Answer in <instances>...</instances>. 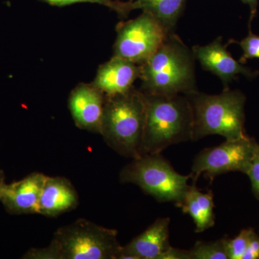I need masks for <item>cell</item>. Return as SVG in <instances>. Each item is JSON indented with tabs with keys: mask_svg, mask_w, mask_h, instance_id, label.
Here are the masks:
<instances>
[{
	"mask_svg": "<svg viewBox=\"0 0 259 259\" xmlns=\"http://www.w3.org/2000/svg\"><path fill=\"white\" fill-rule=\"evenodd\" d=\"M192 49L175 34H168L159 49L141 65V91L146 95L185 96L197 91Z\"/></svg>",
	"mask_w": 259,
	"mask_h": 259,
	"instance_id": "obj_1",
	"label": "cell"
},
{
	"mask_svg": "<svg viewBox=\"0 0 259 259\" xmlns=\"http://www.w3.org/2000/svg\"><path fill=\"white\" fill-rule=\"evenodd\" d=\"M144 95L142 156L160 153L172 145L192 141L193 110L187 96Z\"/></svg>",
	"mask_w": 259,
	"mask_h": 259,
	"instance_id": "obj_2",
	"label": "cell"
},
{
	"mask_svg": "<svg viewBox=\"0 0 259 259\" xmlns=\"http://www.w3.org/2000/svg\"><path fill=\"white\" fill-rule=\"evenodd\" d=\"M117 232L79 219L56 231L50 245L30 250L32 258L117 259Z\"/></svg>",
	"mask_w": 259,
	"mask_h": 259,
	"instance_id": "obj_3",
	"label": "cell"
},
{
	"mask_svg": "<svg viewBox=\"0 0 259 259\" xmlns=\"http://www.w3.org/2000/svg\"><path fill=\"white\" fill-rule=\"evenodd\" d=\"M193 110L192 141L218 135L226 141L246 137L245 132V97L239 90L224 89L219 95L198 91L187 95Z\"/></svg>",
	"mask_w": 259,
	"mask_h": 259,
	"instance_id": "obj_4",
	"label": "cell"
},
{
	"mask_svg": "<svg viewBox=\"0 0 259 259\" xmlns=\"http://www.w3.org/2000/svg\"><path fill=\"white\" fill-rule=\"evenodd\" d=\"M146 122L145 95L134 88L123 95L106 97L101 133L117 152L134 158L141 148Z\"/></svg>",
	"mask_w": 259,
	"mask_h": 259,
	"instance_id": "obj_5",
	"label": "cell"
},
{
	"mask_svg": "<svg viewBox=\"0 0 259 259\" xmlns=\"http://www.w3.org/2000/svg\"><path fill=\"white\" fill-rule=\"evenodd\" d=\"M120 180L139 186L160 202H175L178 207L188 190L189 176L180 175L160 153L146 154L122 168Z\"/></svg>",
	"mask_w": 259,
	"mask_h": 259,
	"instance_id": "obj_6",
	"label": "cell"
},
{
	"mask_svg": "<svg viewBox=\"0 0 259 259\" xmlns=\"http://www.w3.org/2000/svg\"><path fill=\"white\" fill-rule=\"evenodd\" d=\"M168 33L153 15L143 11L134 20L121 22L117 26L114 56L136 64H144L159 49Z\"/></svg>",
	"mask_w": 259,
	"mask_h": 259,
	"instance_id": "obj_7",
	"label": "cell"
},
{
	"mask_svg": "<svg viewBox=\"0 0 259 259\" xmlns=\"http://www.w3.org/2000/svg\"><path fill=\"white\" fill-rule=\"evenodd\" d=\"M258 146L254 139L246 136L205 148L194 160L191 175L194 184L202 174L211 181L228 172L240 171L246 175Z\"/></svg>",
	"mask_w": 259,
	"mask_h": 259,
	"instance_id": "obj_8",
	"label": "cell"
},
{
	"mask_svg": "<svg viewBox=\"0 0 259 259\" xmlns=\"http://www.w3.org/2000/svg\"><path fill=\"white\" fill-rule=\"evenodd\" d=\"M192 50L203 69L217 76L224 89L229 88L230 83L238 79L239 74L250 79L259 74V71H252L232 57L223 44L222 37H218L208 45L194 46Z\"/></svg>",
	"mask_w": 259,
	"mask_h": 259,
	"instance_id": "obj_9",
	"label": "cell"
},
{
	"mask_svg": "<svg viewBox=\"0 0 259 259\" xmlns=\"http://www.w3.org/2000/svg\"><path fill=\"white\" fill-rule=\"evenodd\" d=\"M106 96L93 83H80L70 93L69 108L79 128L101 133Z\"/></svg>",
	"mask_w": 259,
	"mask_h": 259,
	"instance_id": "obj_10",
	"label": "cell"
},
{
	"mask_svg": "<svg viewBox=\"0 0 259 259\" xmlns=\"http://www.w3.org/2000/svg\"><path fill=\"white\" fill-rule=\"evenodd\" d=\"M47 176L34 172L23 180L6 184L0 202L10 214H39V203Z\"/></svg>",
	"mask_w": 259,
	"mask_h": 259,
	"instance_id": "obj_11",
	"label": "cell"
},
{
	"mask_svg": "<svg viewBox=\"0 0 259 259\" xmlns=\"http://www.w3.org/2000/svg\"><path fill=\"white\" fill-rule=\"evenodd\" d=\"M140 75L141 65L113 56L100 66L93 83L105 96L113 97L131 91Z\"/></svg>",
	"mask_w": 259,
	"mask_h": 259,
	"instance_id": "obj_12",
	"label": "cell"
},
{
	"mask_svg": "<svg viewBox=\"0 0 259 259\" xmlns=\"http://www.w3.org/2000/svg\"><path fill=\"white\" fill-rule=\"evenodd\" d=\"M169 224V218H158L128 244L122 246L117 259H158L171 246Z\"/></svg>",
	"mask_w": 259,
	"mask_h": 259,
	"instance_id": "obj_13",
	"label": "cell"
},
{
	"mask_svg": "<svg viewBox=\"0 0 259 259\" xmlns=\"http://www.w3.org/2000/svg\"><path fill=\"white\" fill-rule=\"evenodd\" d=\"M78 202L77 192L69 180L47 176L40 195L39 214L56 217L74 209Z\"/></svg>",
	"mask_w": 259,
	"mask_h": 259,
	"instance_id": "obj_14",
	"label": "cell"
},
{
	"mask_svg": "<svg viewBox=\"0 0 259 259\" xmlns=\"http://www.w3.org/2000/svg\"><path fill=\"white\" fill-rule=\"evenodd\" d=\"M178 207L193 219L196 233H202L214 226V195L212 191L202 192L194 184L189 187L185 198Z\"/></svg>",
	"mask_w": 259,
	"mask_h": 259,
	"instance_id": "obj_15",
	"label": "cell"
},
{
	"mask_svg": "<svg viewBox=\"0 0 259 259\" xmlns=\"http://www.w3.org/2000/svg\"><path fill=\"white\" fill-rule=\"evenodd\" d=\"M137 9L153 15L168 33L175 32L187 0H131Z\"/></svg>",
	"mask_w": 259,
	"mask_h": 259,
	"instance_id": "obj_16",
	"label": "cell"
},
{
	"mask_svg": "<svg viewBox=\"0 0 259 259\" xmlns=\"http://www.w3.org/2000/svg\"><path fill=\"white\" fill-rule=\"evenodd\" d=\"M40 3H46L51 6L61 7L77 4V3H90L106 7L108 9L115 12L120 18H125L134 10H137L136 5L132 1H120V0H38Z\"/></svg>",
	"mask_w": 259,
	"mask_h": 259,
	"instance_id": "obj_17",
	"label": "cell"
},
{
	"mask_svg": "<svg viewBox=\"0 0 259 259\" xmlns=\"http://www.w3.org/2000/svg\"><path fill=\"white\" fill-rule=\"evenodd\" d=\"M226 238L210 242L197 241L190 250L191 259H228Z\"/></svg>",
	"mask_w": 259,
	"mask_h": 259,
	"instance_id": "obj_18",
	"label": "cell"
},
{
	"mask_svg": "<svg viewBox=\"0 0 259 259\" xmlns=\"http://www.w3.org/2000/svg\"><path fill=\"white\" fill-rule=\"evenodd\" d=\"M253 231L252 228L243 229L240 232L239 234L236 238H227L226 250L228 253V259H242L244 254L248 243H249L250 236Z\"/></svg>",
	"mask_w": 259,
	"mask_h": 259,
	"instance_id": "obj_19",
	"label": "cell"
},
{
	"mask_svg": "<svg viewBox=\"0 0 259 259\" xmlns=\"http://www.w3.org/2000/svg\"><path fill=\"white\" fill-rule=\"evenodd\" d=\"M243 55L240 59L239 62L244 64L248 59H259V35L252 33L250 29L249 33L241 41L238 42Z\"/></svg>",
	"mask_w": 259,
	"mask_h": 259,
	"instance_id": "obj_20",
	"label": "cell"
},
{
	"mask_svg": "<svg viewBox=\"0 0 259 259\" xmlns=\"http://www.w3.org/2000/svg\"><path fill=\"white\" fill-rule=\"evenodd\" d=\"M246 175L249 177L253 193L259 200V146Z\"/></svg>",
	"mask_w": 259,
	"mask_h": 259,
	"instance_id": "obj_21",
	"label": "cell"
},
{
	"mask_svg": "<svg viewBox=\"0 0 259 259\" xmlns=\"http://www.w3.org/2000/svg\"><path fill=\"white\" fill-rule=\"evenodd\" d=\"M259 258V236L255 231L250 236L249 243L247 246L242 259Z\"/></svg>",
	"mask_w": 259,
	"mask_h": 259,
	"instance_id": "obj_22",
	"label": "cell"
},
{
	"mask_svg": "<svg viewBox=\"0 0 259 259\" xmlns=\"http://www.w3.org/2000/svg\"><path fill=\"white\" fill-rule=\"evenodd\" d=\"M158 259H191L190 250H182L171 246Z\"/></svg>",
	"mask_w": 259,
	"mask_h": 259,
	"instance_id": "obj_23",
	"label": "cell"
},
{
	"mask_svg": "<svg viewBox=\"0 0 259 259\" xmlns=\"http://www.w3.org/2000/svg\"><path fill=\"white\" fill-rule=\"evenodd\" d=\"M242 3L244 4L248 5L250 8V21H249V27L250 29V23H251L252 20L255 18V15L257 13V8H258V0H241Z\"/></svg>",
	"mask_w": 259,
	"mask_h": 259,
	"instance_id": "obj_24",
	"label": "cell"
},
{
	"mask_svg": "<svg viewBox=\"0 0 259 259\" xmlns=\"http://www.w3.org/2000/svg\"><path fill=\"white\" fill-rule=\"evenodd\" d=\"M5 186H6V183H5L4 181H1L0 182V200H1L3 193H4Z\"/></svg>",
	"mask_w": 259,
	"mask_h": 259,
	"instance_id": "obj_25",
	"label": "cell"
}]
</instances>
